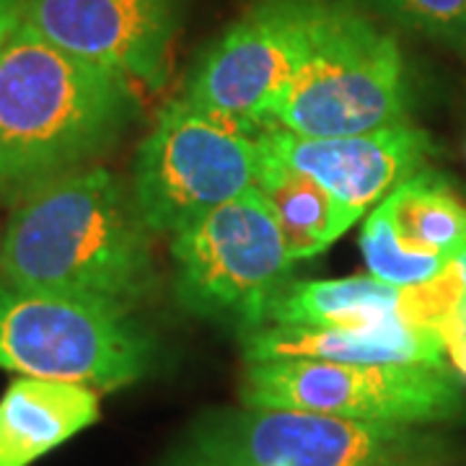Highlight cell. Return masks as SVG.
<instances>
[{"mask_svg": "<svg viewBox=\"0 0 466 466\" xmlns=\"http://www.w3.org/2000/svg\"><path fill=\"white\" fill-rule=\"evenodd\" d=\"M150 233L109 168H76L16 198L0 236V283L133 311L158 283Z\"/></svg>", "mask_w": 466, "mask_h": 466, "instance_id": "1", "label": "cell"}, {"mask_svg": "<svg viewBox=\"0 0 466 466\" xmlns=\"http://www.w3.org/2000/svg\"><path fill=\"white\" fill-rule=\"evenodd\" d=\"M137 112L130 78L52 45L21 18L0 50V189L21 198L91 167Z\"/></svg>", "mask_w": 466, "mask_h": 466, "instance_id": "2", "label": "cell"}, {"mask_svg": "<svg viewBox=\"0 0 466 466\" xmlns=\"http://www.w3.org/2000/svg\"><path fill=\"white\" fill-rule=\"evenodd\" d=\"M410 70L394 34L355 0H309L293 76L254 116L262 130L339 137L410 122Z\"/></svg>", "mask_w": 466, "mask_h": 466, "instance_id": "3", "label": "cell"}, {"mask_svg": "<svg viewBox=\"0 0 466 466\" xmlns=\"http://www.w3.org/2000/svg\"><path fill=\"white\" fill-rule=\"evenodd\" d=\"M438 453L412 425L244 404L205 410L158 466H428Z\"/></svg>", "mask_w": 466, "mask_h": 466, "instance_id": "4", "label": "cell"}, {"mask_svg": "<svg viewBox=\"0 0 466 466\" xmlns=\"http://www.w3.org/2000/svg\"><path fill=\"white\" fill-rule=\"evenodd\" d=\"M156 339L130 309L0 283V368L112 391L148 376Z\"/></svg>", "mask_w": 466, "mask_h": 466, "instance_id": "5", "label": "cell"}, {"mask_svg": "<svg viewBox=\"0 0 466 466\" xmlns=\"http://www.w3.org/2000/svg\"><path fill=\"white\" fill-rule=\"evenodd\" d=\"M171 257L184 309L241 334L265 327L269 303L296 265L257 187L174 233Z\"/></svg>", "mask_w": 466, "mask_h": 466, "instance_id": "6", "label": "cell"}, {"mask_svg": "<svg viewBox=\"0 0 466 466\" xmlns=\"http://www.w3.org/2000/svg\"><path fill=\"white\" fill-rule=\"evenodd\" d=\"M241 401L247 407L300 410L412 428L451 422L466 412L459 373L428 363L257 360L247 363Z\"/></svg>", "mask_w": 466, "mask_h": 466, "instance_id": "7", "label": "cell"}, {"mask_svg": "<svg viewBox=\"0 0 466 466\" xmlns=\"http://www.w3.org/2000/svg\"><path fill=\"white\" fill-rule=\"evenodd\" d=\"M257 171L254 135L174 99L137 150L130 195L150 231L174 236L254 187Z\"/></svg>", "mask_w": 466, "mask_h": 466, "instance_id": "8", "label": "cell"}, {"mask_svg": "<svg viewBox=\"0 0 466 466\" xmlns=\"http://www.w3.org/2000/svg\"><path fill=\"white\" fill-rule=\"evenodd\" d=\"M309 0H254L192 66L179 99L257 137L254 116L293 76Z\"/></svg>", "mask_w": 466, "mask_h": 466, "instance_id": "9", "label": "cell"}, {"mask_svg": "<svg viewBox=\"0 0 466 466\" xmlns=\"http://www.w3.org/2000/svg\"><path fill=\"white\" fill-rule=\"evenodd\" d=\"M24 21L70 55L158 91L171 73L182 0H26Z\"/></svg>", "mask_w": 466, "mask_h": 466, "instance_id": "10", "label": "cell"}, {"mask_svg": "<svg viewBox=\"0 0 466 466\" xmlns=\"http://www.w3.org/2000/svg\"><path fill=\"white\" fill-rule=\"evenodd\" d=\"M257 143L272 158L317 179L355 220L420 174L433 153L431 135L412 122L339 137L262 130Z\"/></svg>", "mask_w": 466, "mask_h": 466, "instance_id": "11", "label": "cell"}, {"mask_svg": "<svg viewBox=\"0 0 466 466\" xmlns=\"http://www.w3.org/2000/svg\"><path fill=\"white\" fill-rule=\"evenodd\" d=\"M244 358L449 366L443 337L401 317L366 327H259L244 334Z\"/></svg>", "mask_w": 466, "mask_h": 466, "instance_id": "12", "label": "cell"}, {"mask_svg": "<svg viewBox=\"0 0 466 466\" xmlns=\"http://www.w3.org/2000/svg\"><path fill=\"white\" fill-rule=\"evenodd\" d=\"M99 417L96 389L18 376L0 397V466H32Z\"/></svg>", "mask_w": 466, "mask_h": 466, "instance_id": "13", "label": "cell"}, {"mask_svg": "<svg viewBox=\"0 0 466 466\" xmlns=\"http://www.w3.org/2000/svg\"><path fill=\"white\" fill-rule=\"evenodd\" d=\"M254 187L262 192L278 220L293 262L319 257L355 223V218L345 213L317 179L272 158L262 148Z\"/></svg>", "mask_w": 466, "mask_h": 466, "instance_id": "14", "label": "cell"}, {"mask_svg": "<svg viewBox=\"0 0 466 466\" xmlns=\"http://www.w3.org/2000/svg\"><path fill=\"white\" fill-rule=\"evenodd\" d=\"M400 317V288L373 275L288 283L272 299V327H366Z\"/></svg>", "mask_w": 466, "mask_h": 466, "instance_id": "15", "label": "cell"}, {"mask_svg": "<svg viewBox=\"0 0 466 466\" xmlns=\"http://www.w3.org/2000/svg\"><path fill=\"white\" fill-rule=\"evenodd\" d=\"M389 210L400 241L410 251L456 262L466 251V202L438 171H420L397 187Z\"/></svg>", "mask_w": 466, "mask_h": 466, "instance_id": "16", "label": "cell"}, {"mask_svg": "<svg viewBox=\"0 0 466 466\" xmlns=\"http://www.w3.org/2000/svg\"><path fill=\"white\" fill-rule=\"evenodd\" d=\"M360 249L366 257V265L373 278L394 288H410L433 280L451 262L435 254L410 251L400 241V233L394 228L389 202L383 200L370 216L360 233Z\"/></svg>", "mask_w": 466, "mask_h": 466, "instance_id": "17", "label": "cell"}, {"mask_svg": "<svg viewBox=\"0 0 466 466\" xmlns=\"http://www.w3.org/2000/svg\"><path fill=\"white\" fill-rule=\"evenodd\" d=\"M389 24L466 55V0H355Z\"/></svg>", "mask_w": 466, "mask_h": 466, "instance_id": "18", "label": "cell"}, {"mask_svg": "<svg viewBox=\"0 0 466 466\" xmlns=\"http://www.w3.org/2000/svg\"><path fill=\"white\" fill-rule=\"evenodd\" d=\"M461 309L464 280L456 262H451L428 283L400 288V317L415 327L435 329L441 337H446L459 324H466Z\"/></svg>", "mask_w": 466, "mask_h": 466, "instance_id": "19", "label": "cell"}, {"mask_svg": "<svg viewBox=\"0 0 466 466\" xmlns=\"http://www.w3.org/2000/svg\"><path fill=\"white\" fill-rule=\"evenodd\" d=\"M443 342H446V355L451 358L456 373L466 379V324H459L456 329H451L443 337Z\"/></svg>", "mask_w": 466, "mask_h": 466, "instance_id": "20", "label": "cell"}, {"mask_svg": "<svg viewBox=\"0 0 466 466\" xmlns=\"http://www.w3.org/2000/svg\"><path fill=\"white\" fill-rule=\"evenodd\" d=\"M24 3L26 0H0V50H3L5 39L21 24V18H24Z\"/></svg>", "mask_w": 466, "mask_h": 466, "instance_id": "21", "label": "cell"}, {"mask_svg": "<svg viewBox=\"0 0 466 466\" xmlns=\"http://www.w3.org/2000/svg\"><path fill=\"white\" fill-rule=\"evenodd\" d=\"M456 265L461 269V280H464V309H461V314H464V321H466V251L456 259Z\"/></svg>", "mask_w": 466, "mask_h": 466, "instance_id": "22", "label": "cell"}]
</instances>
